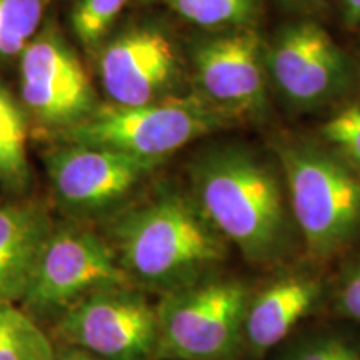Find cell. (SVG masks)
<instances>
[{
  "label": "cell",
  "mask_w": 360,
  "mask_h": 360,
  "mask_svg": "<svg viewBox=\"0 0 360 360\" xmlns=\"http://www.w3.org/2000/svg\"><path fill=\"white\" fill-rule=\"evenodd\" d=\"M20 96L35 120L58 132L98 107L82 62L53 27L35 34L20 53Z\"/></svg>",
  "instance_id": "9c48e42d"
},
{
  "label": "cell",
  "mask_w": 360,
  "mask_h": 360,
  "mask_svg": "<svg viewBox=\"0 0 360 360\" xmlns=\"http://www.w3.org/2000/svg\"><path fill=\"white\" fill-rule=\"evenodd\" d=\"M292 2H297V4H310V2H317V0H292Z\"/></svg>",
  "instance_id": "d4e9b609"
},
{
  "label": "cell",
  "mask_w": 360,
  "mask_h": 360,
  "mask_svg": "<svg viewBox=\"0 0 360 360\" xmlns=\"http://www.w3.org/2000/svg\"><path fill=\"white\" fill-rule=\"evenodd\" d=\"M57 360H101L89 354L87 350H82L79 347H65L57 350Z\"/></svg>",
  "instance_id": "603a6c76"
},
{
  "label": "cell",
  "mask_w": 360,
  "mask_h": 360,
  "mask_svg": "<svg viewBox=\"0 0 360 360\" xmlns=\"http://www.w3.org/2000/svg\"><path fill=\"white\" fill-rule=\"evenodd\" d=\"M231 119L236 117L204 97H165L146 105H98L82 122L62 130V137L159 164Z\"/></svg>",
  "instance_id": "277c9868"
},
{
  "label": "cell",
  "mask_w": 360,
  "mask_h": 360,
  "mask_svg": "<svg viewBox=\"0 0 360 360\" xmlns=\"http://www.w3.org/2000/svg\"><path fill=\"white\" fill-rule=\"evenodd\" d=\"M265 60L277 87L297 105L326 102L347 80L344 53L315 22L285 27L269 47Z\"/></svg>",
  "instance_id": "8fae6325"
},
{
  "label": "cell",
  "mask_w": 360,
  "mask_h": 360,
  "mask_svg": "<svg viewBox=\"0 0 360 360\" xmlns=\"http://www.w3.org/2000/svg\"><path fill=\"white\" fill-rule=\"evenodd\" d=\"M337 305L342 314L360 322V262L352 265L342 278Z\"/></svg>",
  "instance_id": "7402d4cb"
},
{
  "label": "cell",
  "mask_w": 360,
  "mask_h": 360,
  "mask_svg": "<svg viewBox=\"0 0 360 360\" xmlns=\"http://www.w3.org/2000/svg\"><path fill=\"white\" fill-rule=\"evenodd\" d=\"M193 200L229 244L252 264L270 265L290 249V222L278 179L254 152L220 146L191 165Z\"/></svg>",
  "instance_id": "7a4b0ae2"
},
{
  "label": "cell",
  "mask_w": 360,
  "mask_h": 360,
  "mask_svg": "<svg viewBox=\"0 0 360 360\" xmlns=\"http://www.w3.org/2000/svg\"><path fill=\"white\" fill-rule=\"evenodd\" d=\"M53 225L42 202L0 204V304H20Z\"/></svg>",
  "instance_id": "5bb4252c"
},
{
  "label": "cell",
  "mask_w": 360,
  "mask_h": 360,
  "mask_svg": "<svg viewBox=\"0 0 360 360\" xmlns=\"http://www.w3.org/2000/svg\"><path fill=\"white\" fill-rule=\"evenodd\" d=\"M109 240L130 285L162 295L214 276L229 255L197 202L174 192L115 217Z\"/></svg>",
  "instance_id": "6da1fadb"
},
{
  "label": "cell",
  "mask_w": 360,
  "mask_h": 360,
  "mask_svg": "<svg viewBox=\"0 0 360 360\" xmlns=\"http://www.w3.org/2000/svg\"><path fill=\"white\" fill-rule=\"evenodd\" d=\"M264 49L254 29H240L197 44L193 67L204 98L233 117L265 107Z\"/></svg>",
  "instance_id": "30bf717a"
},
{
  "label": "cell",
  "mask_w": 360,
  "mask_h": 360,
  "mask_svg": "<svg viewBox=\"0 0 360 360\" xmlns=\"http://www.w3.org/2000/svg\"><path fill=\"white\" fill-rule=\"evenodd\" d=\"M0 360H57L52 340L17 304H0Z\"/></svg>",
  "instance_id": "2e32d148"
},
{
  "label": "cell",
  "mask_w": 360,
  "mask_h": 360,
  "mask_svg": "<svg viewBox=\"0 0 360 360\" xmlns=\"http://www.w3.org/2000/svg\"><path fill=\"white\" fill-rule=\"evenodd\" d=\"M344 11L350 24H360V0H344Z\"/></svg>",
  "instance_id": "cb8c5ba5"
},
{
  "label": "cell",
  "mask_w": 360,
  "mask_h": 360,
  "mask_svg": "<svg viewBox=\"0 0 360 360\" xmlns=\"http://www.w3.org/2000/svg\"><path fill=\"white\" fill-rule=\"evenodd\" d=\"M323 294L319 278L292 274L269 283L252 295L245 317V345L252 354L264 355L277 347L304 317L312 312Z\"/></svg>",
  "instance_id": "4fadbf2b"
},
{
  "label": "cell",
  "mask_w": 360,
  "mask_h": 360,
  "mask_svg": "<svg viewBox=\"0 0 360 360\" xmlns=\"http://www.w3.org/2000/svg\"><path fill=\"white\" fill-rule=\"evenodd\" d=\"M30 179L27 119L15 98L0 84V187L22 195L29 188Z\"/></svg>",
  "instance_id": "9a60e30c"
},
{
  "label": "cell",
  "mask_w": 360,
  "mask_h": 360,
  "mask_svg": "<svg viewBox=\"0 0 360 360\" xmlns=\"http://www.w3.org/2000/svg\"><path fill=\"white\" fill-rule=\"evenodd\" d=\"M276 360H360V345L335 332H315L289 342Z\"/></svg>",
  "instance_id": "d6986e66"
},
{
  "label": "cell",
  "mask_w": 360,
  "mask_h": 360,
  "mask_svg": "<svg viewBox=\"0 0 360 360\" xmlns=\"http://www.w3.org/2000/svg\"><path fill=\"white\" fill-rule=\"evenodd\" d=\"M56 204L72 217L105 214L159 164L110 148L64 143L44 155Z\"/></svg>",
  "instance_id": "ba28073f"
},
{
  "label": "cell",
  "mask_w": 360,
  "mask_h": 360,
  "mask_svg": "<svg viewBox=\"0 0 360 360\" xmlns=\"http://www.w3.org/2000/svg\"><path fill=\"white\" fill-rule=\"evenodd\" d=\"M322 134L360 172V107H349L332 117Z\"/></svg>",
  "instance_id": "44dd1931"
},
{
  "label": "cell",
  "mask_w": 360,
  "mask_h": 360,
  "mask_svg": "<svg viewBox=\"0 0 360 360\" xmlns=\"http://www.w3.org/2000/svg\"><path fill=\"white\" fill-rule=\"evenodd\" d=\"M249 283L214 276L162 295L155 360H236L245 345Z\"/></svg>",
  "instance_id": "3957f363"
},
{
  "label": "cell",
  "mask_w": 360,
  "mask_h": 360,
  "mask_svg": "<svg viewBox=\"0 0 360 360\" xmlns=\"http://www.w3.org/2000/svg\"><path fill=\"white\" fill-rule=\"evenodd\" d=\"M179 60L174 42L157 27H134L103 47L98 74L117 105H146L162 101L174 84Z\"/></svg>",
  "instance_id": "7c38bea8"
},
{
  "label": "cell",
  "mask_w": 360,
  "mask_h": 360,
  "mask_svg": "<svg viewBox=\"0 0 360 360\" xmlns=\"http://www.w3.org/2000/svg\"><path fill=\"white\" fill-rule=\"evenodd\" d=\"M49 0H0V58L20 56L39 32Z\"/></svg>",
  "instance_id": "ac0fdd59"
},
{
  "label": "cell",
  "mask_w": 360,
  "mask_h": 360,
  "mask_svg": "<svg viewBox=\"0 0 360 360\" xmlns=\"http://www.w3.org/2000/svg\"><path fill=\"white\" fill-rule=\"evenodd\" d=\"M56 335L101 360H155L157 312L135 287H109L58 315Z\"/></svg>",
  "instance_id": "52a82bcc"
},
{
  "label": "cell",
  "mask_w": 360,
  "mask_h": 360,
  "mask_svg": "<svg viewBox=\"0 0 360 360\" xmlns=\"http://www.w3.org/2000/svg\"><path fill=\"white\" fill-rule=\"evenodd\" d=\"M192 24L205 29L249 25L257 15V0H157Z\"/></svg>",
  "instance_id": "e0dca14e"
},
{
  "label": "cell",
  "mask_w": 360,
  "mask_h": 360,
  "mask_svg": "<svg viewBox=\"0 0 360 360\" xmlns=\"http://www.w3.org/2000/svg\"><path fill=\"white\" fill-rule=\"evenodd\" d=\"M130 285L107 237L79 224L53 225L20 305L30 315H60L82 297Z\"/></svg>",
  "instance_id": "8992f818"
},
{
  "label": "cell",
  "mask_w": 360,
  "mask_h": 360,
  "mask_svg": "<svg viewBox=\"0 0 360 360\" xmlns=\"http://www.w3.org/2000/svg\"><path fill=\"white\" fill-rule=\"evenodd\" d=\"M129 0H77L72 8V29L84 47L96 49Z\"/></svg>",
  "instance_id": "ffe728a7"
},
{
  "label": "cell",
  "mask_w": 360,
  "mask_h": 360,
  "mask_svg": "<svg viewBox=\"0 0 360 360\" xmlns=\"http://www.w3.org/2000/svg\"><path fill=\"white\" fill-rule=\"evenodd\" d=\"M292 214L312 257L327 259L360 232V179L312 146L278 147Z\"/></svg>",
  "instance_id": "5b68a950"
}]
</instances>
